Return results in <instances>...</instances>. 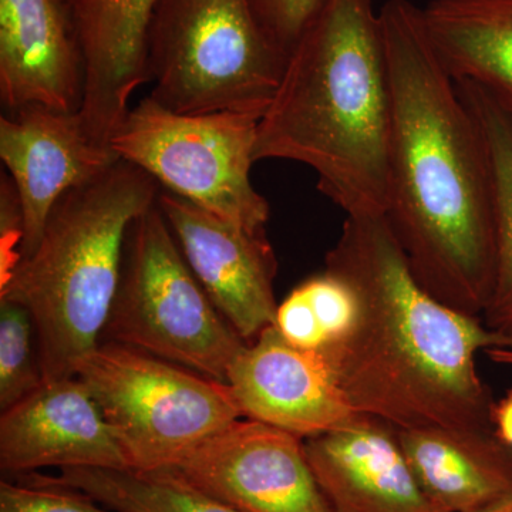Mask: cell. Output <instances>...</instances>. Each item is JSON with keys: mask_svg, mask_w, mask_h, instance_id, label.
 Listing matches in <instances>:
<instances>
[{"mask_svg": "<svg viewBox=\"0 0 512 512\" xmlns=\"http://www.w3.org/2000/svg\"><path fill=\"white\" fill-rule=\"evenodd\" d=\"M488 359L498 366L510 367L512 369V349L493 348L485 352Z\"/></svg>", "mask_w": 512, "mask_h": 512, "instance_id": "cell-27", "label": "cell"}, {"mask_svg": "<svg viewBox=\"0 0 512 512\" xmlns=\"http://www.w3.org/2000/svg\"><path fill=\"white\" fill-rule=\"evenodd\" d=\"M392 93L373 0H325L259 119L255 158L293 161L346 217L386 215Z\"/></svg>", "mask_w": 512, "mask_h": 512, "instance_id": "cell-3", "label": "cell"}, {"mask_svg": "<svg viewBox=\"0 0 512 512\" xmlns=\"http://www.w3.org/2000/svg\"><path fill=\"white\" fill-rule=\"evenodd\" d=\"M427 35L456 83L512 107V0H430Z\"/></svg>", "mask_w": 512, "mask_h": 512, "instance_id": "cell-18", "label": "cell"}, {"mask_svg": "<svg viewBox=\"0 0 512 512\" xmlns=\"http://www.w3.org/2000/svg\"><path fill=\"white\" fill-rule=\"evenodd\" d=\"M258 123L248 114L174 113L147 96L128 110L110 146L161 190L259 232L271 208L251 180Z\"/></svg>", "mask_w": 512, "mask_h": 512, "instance_id": "cell-8", "label": "cell"}, {"mask_svg": "<svg viewBox=\"0 0 512 512\" xmlns=\"http://www.w3.org/2000/svg\"><path fill=\"white\" fill-rule=\"evenodd\" d=\"M491 427L500 443L512 450V389L491 407Z\"/></svg>", "mask_w": 512, "mask_h": 512, "instance_id": "cell-26", "label": "cell"}, {"mask_svg": "<svg viewBox=\"0 0 512 512\" xmlns=\"http://www.w3.org/2000/svg\"><path fill=\"white\" fill-rule=\"evenodd\" d=\"M157 0H62L82 47L86 87L80 114L110 146L138 87L150 82L147 29Z\"/></svg>", "mask_w": 512, "mask_h": 512, "instance_id": "cell-16", "label": "cell"}, {"mask_svg": "<svg viewBox=\"0 0 512 512\" xmlns=\"http://www.w3.org/2000/svg\"><path fill=\"white\" fill-rule=\"evenodd\" d=\"M505 109H507L508 111H510V114L512 116V107H505Z\"/></svg>", "mask_w": 512, "mask_h": 512, "instance_id": "cell-29", "label": "cell"}, {"mask_svg": "<svg viewBox=\"0 0 512 512\" xmlns=\"http://www.w3.org/2000/svg\"><path fill=\"white\" fill-rule=\"evenodd\" d=\"M0 158L25 220L20 259L35 251L50 212L66 192L92 183L119 156L97 143L79 111L29 106L0 117Z\"/></svg>", "mask_w": 512, "mask_h": 512, "instance_id": "cell-11", "label": "cell"}, {"mask_svg": "<svg viewBox=\"0 0 512 512\" xmlns=\"http://www.w3.org/2000/svg\"><path fill=\"white\" fill-rule=\"evenodd\" d=\"M306 460L332 512H444L404 456L396 429L359 414L303 440Z\"/></svg>", "mask_w": 512, "mask_h": 512, "instance_id": "cell-14", "label": "cell"}, {"mask_svg": "<svg viewBox=\"0 0 512 512\" xmlns=\"http://www.w3.org/2000/svg\"><path fill=\"white\" fill-rule=\"evenodd\" d=\"M32 483L79 491L117 512H241L165 471L60 468L57 476Z\"/></svg>", "mask_w": 512, "mask_h": 512, "instance_id": "cell-20", "label": "cell"}, {"mask_svg": "<svg viewBox=\"0 0 512 512\" xmlns=\"http://www.w3.org/2000/svg\"><path fill=\"white\" fill-rule=\"evenodd\" d=\"M288 57L251 0H157L147 29L148 96L181 114L264 116Z\"/></svg>", "mask_w": 512, "mask_h": 512, "instance_id": "cell-5", "label": "cell"}, {"mask_svg": "<svg viewBox=\"0 0 512 512\" xmlns=\"http://www.w3.org/2000/svg\"><path fill=\"white\" fill-rule=\"evenodd\" d=\"M76 377L109 421L130 470H165L242 419L228 384L120 343L101 342Z\"/></svg>", "mask_w": 512, "mask_h": 512, "instance_id": "cell-7", "label": "cell"}, {"mask_svg": "<svg viewBox=\"0 0 512 512\" xmlns=\"http://www.w3.org/2000/svg\"><path fill=\"white\" fill-rule=\"evenodd\" d=\"M0 467L29 473L46 467L127 470L130 464L92 393L69 377L43 383L2 412Z\"/></svg>", "mask_w": 512, "mask_h": 512, "instance_id": "cell-13", "label": "cell"}, {"mask_svg": "<svg viewBox=\"0 0 512 512\" xmlns=\"http://www.w3.org/2000/svg\"><path fill=\"white\" fill-rule=\"evenodd\" d=\"M160 191L143 170L117 161L57 201L35 251L0 284V299L32 315L43 383L76 377L100 345L119 292L128 232Z\"/></svg>", "mask_w": 512, "mask_h": 512, "instance_id": "cell-4", "label": "cell"}, {"mask_svg": "<svg viewBox=\"0 0 512 512\" xmlns=\"http://www.w3.org/2000/svg\"><path fill=\"white\" fill-rule=\"evenodd\" d=\"M476 113L490 151L494 177L495 251L490 296L481 320L512 349V116L500 101L471 83H457Z\"/></svg>", "mask_w": 512, "mask_h": 512, "instance_id": "cell-19", "label": "cell"}, {"mask_svg": "<svg viewBox=\"0 0 512 512\" xmlns=\"http://www.w3.org/2000/svg\"><path fill=\"white\" fill-rule=\"evenodd\" d=\"M404 456L444 512H473L512 495V450L494 431L419 427L396 430Z\"/></svg>", "mask_w": 512, "mask_h": 512, "instance_id": "cell-17", "label": "cell"}, {"mask_svg": "<svg viewBox=\"0 0 512 512\" xmlns=\"http://www.w3.org/2000/svg\"><path fill=\"white\" fill-rule=\"evenodd\" d=\"M473 512H512V495L511 497L504 498L490 507L481 508V510Z\"/></svg>", "mask_w": 512, "mask_h": 512, "instance_id": "cell-28", "label": "cell"}, {"mask_svg": "<svg viewBox=\"0 0 512 512\" xmlns=\"http://www.w3.org/2000/svg\"><path fill=\"white\" fill-rule=\"evenodd\" d=\"M158 207L215 308L245 342L275 325L278 262L265 231L252 232L161 190Z\"/></svg>", "mask_w": 512, "mask_h": 512, "instance_id": "cell-10", "label": "cell"}, {"mask_svg": "<svg viewBox=\"0 0 512 512\" xmlns=\"http://www.w3.org/2000/svg\"><path fill=\"white\" fill-rule=\"evenodd\" d=\"M25 238V220H23L22 204H20L18 191L10 177H2V191H0V239H2V252H0V284L5 282L12 274L20 261V248Z\"/></svg>", "mask_w": 512, "mask_h": 512, "instance_id": "cell-25", "label": "cell"}, {"mask_svg": "<svg viewBox=\"0 0 512 512\" xmlns=\"http://www.w3.org/2000/svg\"><path fill=\"white\" fill-rule=\"evenodd\" d=\"M298 289L311 305L322 333L323 346L319 353H323L345 338L352 328L357 313L355 291L342 276L326 268L305 279Z\"/></svg>", "mask_w": 512, "mask_h": 512, "instance_id": "cell-22", "label": "cell"}, {"mask_svg": "<svg viewBox=\"0 0 512 512\" xmlns=\"http://www.w3.org/2000/svg\"><path fill=\"white\" fill-rule=\"evenodd\" d=\"M0 512H117L104 507L89 495L53 487L0 483Z\"/></svg>", "mask_w": 512, "mask_h": 512, "instance_id": "cell-23", "label": "cell"}, {"mask_svg": "<svg viewBox=\"0 0 512 512\" xmlns=\"http://www.w3.org/2000/svg\"><path fill=\"white\" fill-rule=\"evenodd\" d=\"M84 87L82 47L62 0H0V99L8 113L79 111Z\"/></svg>", "mask_w": 512, "mask_h": 512, "instance_id": "cell-15", "label": "cell"}, {"mask_svg": "<svg viewBox=\"0 0 512 512\" xmlns=\"http://www.w3.org/2000/svg\"><path fill=\"white\" fill-rule=\"evenodd\" d=\"M161 471L241 512H332L303 439L255 420L235 421Z\"/></svg>", "mask_w": 512, "mask_h": 512, "instance_id": "cell-9", "label": "cell"}, {"mask_svg": "<svg viewBox=\"0 0 512 512\" xmlns=\"http://www.w3.org/2000/svg\"><path fill=\"white\" fill-rule=\"evenodd\" d=\"M325 0H251L266 35L286 57L318 15Z\"/></svg>", "mask_w": 512, "mask_h": 512, "instance_id": "cell-24", "label": "cell"}, {"mask_svg": "<svg viewBox=\"0 0 512 512\" xmlns=\"http://www.w3.org/2000/svg\"><path fill=\"white\" fill-rule=\"evenodd\" d=\"M227 384L242 417L311 439L359 416L325 356L296 348L275 326L247 343Z\"/></svg>", "mask_w": 512, "mask_h": 512, "instance_id": "cell-12", "label": "cell"}, {"mask_svg": "<svg viewBox=\"0 0 512 512\" xmlns=\"http://www.w3.org/2000/svg\"><path fill=\"white\" fill-rule=\"evenodd\" d=\"M42 384L32 315L19 303L0 299V409L5 412Z\"/></svg>", "mask_w": 512, "mask_h": 512, "instance_id": "cell-21", "label": "cell"}, {"mask_svg": "<svg viewBox=\"0 0 512 512\" xmlns=\"http://www.w3.org/2000/svg\"><path fill=\"white\" fill-rule=\"evenodd\" d=\"M326 269L352 286L357 313L320 355L357 412L396 430L493 431L477 357L503 340L421 286L384 215L346 217Z\"/></svg>", "mask_w": 512, "mask_h": 512, "instance_id": "cell-2", "label": "cell"}, {"mask_svg": "<svg viewBox=\"0 0 512 512\" xmlns=\"http://www.w3.org/2000/svg\"><path fill=\"white\" fill-rule=\"evenodd\" d=\"M103 338L225 384L247 346L191 271L157 202L128 232Z\"/></svg>", "mask_w": 512, "mask_h": 512, "instance_id": "cell-6", "label": "cell"}, {"mask_svg": "<svg viewBox=\"0 0 512 512\" xmlns=\"http://www.w3.org/2000/svg\"><path fill=\"white\" fill-rule=\"evenodd\" d=\"M379 15L392 93L384 217L421 286L481 319L495 251L483 128L437 56L423 10L412 0H387Z\"/></svg>", "mask_w": 512, "mask_h": 512, "instance_id": "cell-1", "label": "cell"}]
</instances>
